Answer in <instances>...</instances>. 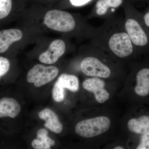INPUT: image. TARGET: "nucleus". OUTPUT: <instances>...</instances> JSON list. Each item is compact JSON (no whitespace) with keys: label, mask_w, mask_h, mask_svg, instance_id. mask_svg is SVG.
<instances>
[{"label":"nucleus","mask_w":149,"mask_h":149,"mask_svg":"<svg viewBox=\"0 0 149 149\" xmlns=\"http://www.w3.org/2000/svg\"><path fill=\"white\" fill-rule=\"evenodd\" d=\"M107 31L94 34L97 38V46L107 48L120 58H125L133 54L135 47L124 25L121 28L108 29Z\"/></svg>","instance_id":"nucleus-1"},{"label":"nucleus","mask_w":149,"mask_h":149,"mask_svg":"<svg viewBox=\"0 0 149 149\" xmlns=\"http://www.w3.org/2000/svg\"><path fill=\"white\" fill-rule=\"evenodd\" d=\"M124 27L134 47L145 48L149 46V32L143 20L135 15L126 13Z\"/></svg>","instance_id":"nucleus-2"},{"label":"nucleus","mask_w":149,"mask_h":149,"mask_svg":"<svg viewBox=\"0 0 149 149\" xmlns=\"http://www.w3.org/2000/svg\"><path fill=\"white\" fill-rule=\"evenodd\" d=\"M44 22L52 30L62 32L73 31L76 26V21L71 14L58 10H52L46 13Z\"/></svg>","instance_id":"nucleus-3"},{"label":"nucleus","mask_w":149,"mask_h":149,"mask_svg":"<svg viewBox=\"0 0 149 149\" xmlns=\"http://www.w3.org/2000/svg\"><path fill=\"white\" fill-rule=\"evenodd\" d=\"M110 120L105 116H99L82 120L75 127L76 133L84 138H92L101 135L108 130Z\"/></svg>","instance_id":"nucleus-4"},{"label":"nucleus","mask_w":149,"mask_h":149,"mask_svg":"<svg viewBox=\"0 0 149 149\" xmlns=\"http://www.w3.org/2000/svg\"><path fill=\"white\" fill-rule=\"evenodd\" d=\"M58 72L56 67L36 65L27 73V81L29 83H34L35 87L39 88L52 81Z\"/></svg>","instance_id":"nucleus-5"},{"label":"nucleus","mask_w":149,"mask_h":149,"mask_svg":"<svg viewBox=\"0 0 149 149\" xmlns=\"http://www.w3.org/2000/svg\"><path fill=\"white\" fill-rule=\"evenodd\" d=\"M80 68L85 75L91 77L108 78L111 71L109 68L97 58L89 56L83 59L80 64Z\"/></svg>","instance_id":"nucleus-6"},{"label":"nucleus","mask_w":149,"mask_h":149,"mask_svg":"<svg viewBox=\"0 0 149 149\" xmlns=\"http://www.w3.org/2000/svg\"><path fill=\"white\" fill-rule=\"evenodd\" d=\"M65 51L66 45L63 40H54L50 44L48 49L40 55L39 61L45 64H54L64 54Z\"/></svg>","instance_id":"nucleus-7"},{"label":"nucleus","mask_w":149,"mask_h":149,"mask_svg":"<svg viewBox=\"0 0 149 149\" xmlns=\"http://www.w3.org/2000/svg\"><path fill=\"white\" fill-rule=\"evenodd\" d=\"M83 86L85 90L94 93L96 100L100 103H103L109 99V93L104 89V82L100 78L87 79L83 82Z\"/></svg>","instance_id":"nucleus-8"},{"label":"nucleus","mask_w":149,"mask_h":149,"mask_svg":"<svg viewBox=\"0 0 149 149\" xmlns=\"http://www.w3.org/2000/svg\"><path fill=\"white\" fill-rule=\"evenodd\" d=\"M22 33L21 30L15 28L3 29L0 31V54L8 51L14 43L21 40Z\"/></svg>","instance_id":"nucleus-9"},{"label":"nucleus","mask_w":149,"mask_h":149,"mask_svg":"<svg viewBox=\"0 0 149 149\" xmlns=\"http://www.w3.org/2000/svg\"><path fill=\"white\" fill-rule=\"evenodd\" d=\"M20 111V104L15 99L8 97H4L0 99V118H15Z\"/></svg>","instance_id":"nucleus-10"},{"label":"nucleus","mask_w":149,"mask_h":149,"mask_svg":"<svg viewBox=\"0 0 149 149\" xmlns=\"http://www.w3.org/2000/svg\"><path fill=\"white\" fill-rule=\"evenodd\" d=\"M40 119L45 120V126L54 133H60L63 129L62 124L55 113L49 108L45 109L39 113Z\"/></svg>","instance_id":"nucleus-11"},{"label":"nucleus","mask_w":149,"mask_h":149,"mask_svg":"<svg viewBox=\"0 0 149 149\" xmlns=\"http://www.w3.org/2000/svg\"><path fill=\"white\" fill-rule=\"evenodd\" d=\"M137 85L135 92L141 96H146L149 94V68H144L139 70L137 75Z\"/></svg>","instance_id":"nucleus-12"},{"label":"nucleus","mask_w":149,"mask_h":149,"mask_svg":"<svg viewBox=\"0 0 149 149\" xmlns=\"http://www.w3.org/2000/svg\"><path fill=\"white\" fill-rule=\"evenodd\" d=\"M130 131L137 134H143L149 132V116H142L136 119L133 118L128 123Z\"/></svg>","instance_id":"nucleus-13"},{"label":"nucleus","mask_w":149,"mask_h":149,"mask_svg":"<svg viewBox=\"0 0 149 149\" xmlns=\"http://www.w3.org/2000/svg\"><path fill=\"white\" fill-rule=\"evenodd\" d=\"M123 0H98L95 5L96 15L103 16L106 14L109 9L116 8L122 4Z\"/></svg>","instance_id":"nucleus-14"},{"label":"nucleus","mask_w":149,"mask_h":149,"mask_svg":"<svg viewBox=\"0 0 149 149\" xmlns=\"http://www.w3.org/2000/svg\"><path fill=\"white\" fill-rule=\"evenodd\" d=\"M57 82L64 88L72 92H76L79 88V80L76 76L71 74H63L58 77Z\"/></svg>","instance_id":"nucleus-15"},{"label":"nucleus","mask_w":149,"mask_h":149,"mask_svg":"<svg viewBox=\"0 0 149 149\" xmlns=\"http://www.w3.org/2000/svg\"><path fill=\"white\" fill-rule=\"evenodd\" d=\"M13 6V0H0V21L10 16Z\"/></svg>","instance_id":"nucleus-16"},{"label":"nucleus","mask_w":149,"mask_h":149,"mask_svg":"<svg viewBox=\"0 0 149 149\" xmlns=\"http://www.w3.org/2000/svg\"><path fill=\"white\" fill-rule=\"evenodd\" d=\"M55 144V141L48 136L45 139H34L32 142V146L35 149H50Z\"/></svg>","instance_id":"nucleus-17"},{"label":"nucleus","mask_w":149,"mask_h":149,"mask_svg":"<svg viewBox=\"0 0 149 149\" xmlns=\"http://www.w3.org/2000/svg\"><path fill=\"white\" fill-rule=\"evenodd\" d=\"M52 95L54 100L57 102H61L64 100L65 93L64 88L56 82L54 85L52 91Z\"/></svg>","instance_id":"nucleus-18"},{"label":"nucleus","mask_w":149,"mask_h":149,"mask_svg":"<svg viewBox=\"0 0 149 149\" xmlns=\"http://www.w3.org/2000/svg\"><path fill=\"white\" fill-rule=\"evenodd\" d=\"M10 63L7 58L0 56V79L8 72L10 69Z\"/></svg>","instance_id":"nucleus-19"},{"label":"nucleus","mask_w":149,"mask_h":149,"mask_svg":"<svg viewBox=\"0 0 149 149\" xmlns=\"http://www.w3.org/2000/svg\"><path fill=\"white\" fill-rule=\"evenodd\" d=\"M137 149H149V132L143 134Z\"/></svg>","instance_id":"nucleus-20"},{"label":"nucleus","mask_w":149,"mask_h":149,"mask_svg":"<svg viewBox=\"0 0 149 149\" xmlns=\"http://www.w3.org/2000/svg\"><path fill=\"white\" fill-rule=\"evenodd\" d=\"M92 0H70V3L74 6H81L87 4Z\"/></svg>","instance_id":"nucleus-21"},{"label":"nucleus","mask_w":149,"mask_h":149,"mask_svg":"<svg viewBox=\"0 0 149 149\" xmlns=\"http://www.w3.org/2000/svg\"><path fill=\"white\" fill-rule=\"evenodd\" d=\"M49 132L45 128H41L38 130L37 133V139H45L48 137Z\"/></svg>","instance_id":"nucleus-22"},{"label":"nucleus","mask_w":149,"mask_h":149,"mask_svg":"<svg viewBox=\"0 0 149 149\" xmlns=\"http://www.w3.org/2000/svg\"><path fill=\"white\" fill-rule=\"evenodd\" d=\"M143 20L144 24L147 29H149V11L147 12L144 14L143 17Z\"/></svg>","instance_id":"nucleus-23"},{"label":"nucleus","mask_w":149,"mask_h":149,"mask_svg":"<svg viewBox=\"0 0 149 149\" xmlns=\"http://www.w3.org/2000/svg\"><path fill=\"white\" fill-rule=\"evenodd\" d=\"M114 149H124V148H123L122 147H120V146H117L115 147V148H114Z\"/></svg>","instance_id":"nucleus-24"}]
</instances>
